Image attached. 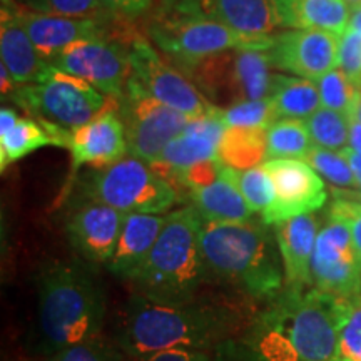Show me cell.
<instances>
[{"instance_id":"obj_11","label":"cell","mask_w":361,"mask_h":361,"mask_svg":"<svg viewBox=\"0 0 361 361\" xmlns=\"http://www.w3.org/2000/svg\"><path fill=\"white\" fill-rule=\"evenodd\" d=\"M119 112L126 124L129 154L147 164H154L166 146L191 123L189 116L164 106L133 85L126 87Z\"/></svg>"},{"instance_id":"obj_43","label":"cell","mask_w":361,"mask_h":361,"mask_svg":"<svg viewBox=\"0 0 361 361\" xmlns=\"http://www.w3.org/2000/svg\"><path fill=\"white\" fill-rule=\"evenodd\" d=\"M16 89H17L16 80H13L11 71L7 69V66L2 62V64H0V92H2V97L6 96L11 97L12 94L16 92Z\"/></svg>"},{"instance_id":"obj_19","label":"cell","mask_w":361,"mask_h":361,"mask_svg":"<svg viewBox=\"0 0 361 361\" xmlns=\"http://www.w3.org/2000/svg\"><path fill=\"white\" fill-rule=\"evenodd\" d=\"M64 147L72 156V176L82 166L102 169L126 157V152H129L128 135L119 106L80 128L67 130Z\"/></svg>"},{"instance_id":"obj_3","label":"cell","mask_w":361,"mask_h":361,"mask_svg":"<svg viewBox=\"0 0 361 361\" xmlns=\"http://www.w3.org/2000/svg\"><path fill=\"white\" fill-rule=\"evenodd\" d=\"M106 310L102 283L82 261H57L40 271L39 336L47 355L101 336Z\"/></svg>"},{"instance_id":"obj_22","label":"cell","mask_w":361,"mask_h":361,"mask_svg":"<svg viewBox=\"0 0 361 361\" xmlns=\"http://www.w3.org/2000/svg\"><path fill=\"white\" fill-rule=\"evenodd\" d=\"M168 216L126 214L116 251L107 263L109 273L130 281L151 255Z\"/></svg>"},{"instance_id":"obj_47","label":"cell","mask_w":361,"mask_h":361,"mask_svg":"<svg viewBox=\"0 0 361 361\" xmlns=\"http://www.w3.org/2000/svg\"><path fill=\"white\" fill-rule=\"evenodd\" d=\"M348 29H353L356 32L361 34V6L351 8Z\"/></svg>"},{"instance_id":"obj_32","label":"cell","mask_w":361,"mask_h":361,"mask_svg":"<svg viewBox=\"0 0 361 361\" xmlns=\"http://www.w3.org/2000/svg\"><path fill=\"white\" fill-rule=\"evenodd\" d=\"M8 2L25 11L45 13V16L79 17V19L84 17L102 19L111 16V12L104 8L101 0H8Z\"/></svg>"},{"instance_id":"obj_42","label":"cell","mask_w":361,"mask_h":361,"mask_svg":"<svg viewBox=\"0 0 361 361\" xmlns=\"http://www.w3.org/2000/svg\"><path fill=\"white\" fill-rule=\"evenodd\" d=\"M343 156H345V159L348 161L351 171H353L356 180H358V186L361 189V152L360 151H355V149H351L350 146L345 147L343 151H340Z\"/></svg>"},{"instance_id":"obj_17","label":"cell","mask_w":361,"mask_h":361,"mask_svg":"<svg viewBox=\"0 0 361 361\" xmlns=\"http://www.w3.org/2000/svg\"><path fill=\"white\" fill-rule=\"evenodd\" d=\"M340 35L318 29H295L274 34L268 52L274 69L318 82L336 69Z\"/></svg>"},{"instance_id":"obj_37","label":"cell","mask_w":361,"mask_h":361,"mask_svg":"<svg viewBox=\"0 0 361 361\" xmlns=\"http://www.w3.org/2000/svg\"><path fill=\"white\" fill-rule=\"evenodd\" d=\"M51 361H123V351L99 336L59 351L51 356Z\"/></svg>"},{"instance_id":"obj_24","label":"cell","mask_w":361,"mask_h":361,"mask_svg":"<svg viewBox=\"0 0 361 361\" xmlns=\"http://www.w3.org/2000/svg\"><path fill=\"white\" fill-rule=\"evenodd\" d=\"M192 207L204 223H245L251 221L252 211L236 186L228 166L213 183L189 189Z\"/></svg>"},{"instance_id":"obj_4","label":"cell","mask_w":361,"mask_h":361,"mask_svg":"<svg viewBox=\"0 0 361 361\" xmlns=\"http://www.w3.org/2000/svg\"><path fill=\"white\" fill-rule=\"evenodd\" d=\"M201 251L207 274L233 284L255 300L268 301L284 288V271L269 224L202 223Z\"/></svg>"},{"instance_id":"obj_15","label":"cell","mask_w":361,"mask_h":361,"mask_svg":"<svg viewBox=\"0 0 361 361\" xmlns=\"http://www.w3.org/2000/svg\"><path fill=\"white\" fill-rule=\"evenodd\" d=\"M263 168L274 189V201L263 216L266 224L274 226L301 214H311L324 206L326 188L319 174L301 159H271Z\"/></svg>"},{"instance_id":"obj_14","label":"cell","mask_w":361,"mask_h":361,"mask_svg":"<svg viewBox=\"0 0 361 361\" xmlns=\"http://www.w3.org/2000/svg\"><path fill=\"white\" fill-rule=\"evenodd\" d=\"M159 16L216 20L246 37H269L283 27L278 0H161Z\"/></svg>"},{"instance_id":"obj_26","label":"cell","mask_w":361,"mask_h":361,"mask_svg":"<svg viewBox=\"0 0 361 361\" xmlns=\"http://www.w3.org/2000/svg\"><path fill=\"white\" fill-rule=\"evenodd\" d=\"M269 101L273 104L274 117L278 119H308L322 109L318 84L314 80L274 74L271 84Z\"/></svg>"},{"instance_id":"obj_49","label":"cell","mask_w":361,"mask_h":361,"mask_svg":"<svg viewBox=\"0 0 361 361\" xmlns=\"http://www.w3.org/2000/svg\"><path fill=\"white\" fill-rule=\"evenodd\" d=\"M355 197H356V200H358V201H361V194H355Z\"/></svg>"},{"instance_id":"obj_18","label":"cell","mask_w":361,"mask_h":361,"mask_svg":"<svg viewBox=\"0 0 361 361\" xmlns=\"http://www.w3.org/2000/svg\"><path fill=\"white\" fill-rule=\"evenodd\" d=\"M226 124L219 107H211L206 114L194 117L188 128L166 146L162 154L151 164L162 178L171 183L200 162L218 159L221 139Z\"/></svg>"},{"instance_id":"obj_6","label":"cell","mask_w":361,"mask_h":361,"mask_svg":"<svg viewBox=\"0 0 361 361\" xmlns=\"http://www.w3.org/2000/svg\"><path fill=\"white\" fill-rule=\"evenodd\" d=\"M11 99L37 121H47L62 129L80 128L119 106V101L106 96L87 80L51 64L34 84L17 87Z\"/></svg>"},{"instance_id":"obj_36","label":"cell","mask_w":361,"mask_h":361,"mask_svg":"<svg viewBox=\"0 0 361 361\" xmlns=\"http://www.w3.org/2000/svg\"><path fill=\"white\" fill-rule=\"evenodd\" d=\"M336 361H361V298L350 301L340 329Z\"/></svg>"},{"instance_id":"obj_30","label":"cell","mask_w":361,"mask_h":361,"mask_svg":"<svg viewBox=\"0 0 361 361\" xmlns=\"http://www.w3.org/2000/svg\"><path fill=\"white\" fill-rule=\"evenodd\" d=\"M308 133L314 146L329 149V151H343L350 146V119L343 112H336L322 107L305 119Z\"/></svg>"},{"instance_id":"obj_27","label":"cell","mask_w":361,"mask_h":361,"mask_svg":"<svg viewBox=\"0 0 361 361\" xmlns=\"http://www.w3.org/2000/svg\"><path fill=\"white\" fill-rule=\"evenodd\" d=\"M266 128H226L218 159L234 169L256 168L266 159Z\"/></svg>"},{"instance_id":"obj_13","label":"cell","mask_w":361,"mask_h":361,"mask_svg":"<svg viewBox=\"0 0 361 361\" xmlns=\"http://www.w3.org/2000/svg\"><path fill=\"white\" fill-rule=\"evenodd\" d=\"M51 66L87 80L116 101H121L130 78L129 45L116 39L79 40L62 49Z\"/></svg>"},{"instance_id":"obj_5","label":"cell","mask_w":361,"mask_h":361,"mask_svg":"<svg viewBox=\"0 0 361 361\" xmlns=\"http://www.w3.org/2000/svg\"><path fill=\"white\" fill-rule=\"evenodd\" d=\"M202 223L192 206L168 214L151 255L130 279L137 295L164 303L196 298L207 278L201 251Z\"/></svg>"},{"instance_id":"obj_31","label":"cell","mask_w":361,"mask_h":361,"mask_svg":"<svg viewBox=\"0 0 361 361\" xmlns=\"http://www.w3.org/2000/svg\"><path fill=\"white\" fill-rule=\"evenodd\" d=\"M228 171L252 213L264 214L274 201V189L263 166L250 169H234L228 166Z\"/></svg>"},{"instance_id":"obj_21","label":"cell","mask_w":361,"mask_h":361,"mask_svg":"<svg viewBox=\"0 0 361 361\" xmlns=\"http://www.w3.org/2000/svg\"><path fill=\"white\" fill-rule=\"evenodd\" d=\"M273 229L281 255L284 286L295 290L313 286L311 261L319 233L318 219L313 214H301L274 224Z\"/></svg>"},{"instance_id":"obj_34","label":"cell","mask_w":361,"mask_h":361,"mask_svg":"<svg viewBox=\"0 0 361 361\" xmlns=\"http://www.w3.org/2000/svg\"><path fill=\"white\" fill-rule=\"evenodd\" d=\"M318 89L323 107L348 116L351 106L355 102L356 92H358V87L346 75L345 71L333 69L331 72H328L326 75H323L318 80Z\"/></svg>"},{"instance_id":"obj_16","label":"cell","mask_w":361,"mask_h":361,"mask_svg":"<svg viewBox=\"0 0 361 361\" xmlns=\"http://www.w3.org/2000/svg\"><path fill=\"white\" fill-rule=\"evenodd\" d=\"M4 2H8V0H4ZM13 7H16V13L22 27L37 49L39 56L47 64H51L52 59L62 49L79 42V40L117 39L124 22L128 20L114 16V13L102 17V19H90V17L79 19V17L45 16V13L25 11L17 6Z\"/></svg>"},{"instance_id":"obj_9","label":"cell","mask_w":361,"mask_h":361,"mask_svg":"<svg viewBox=\"0 0 361 361\" xmlns=\"http://www.w3.org/2000/svg\"><path fill=\"white\" fill-rule=\"evenodd\" d=\"M90 200L124 214L168 213L178 201L174 184L137 157H123L97 169L87 184Z\"/></svg>"},{"instance_id":"obj_41","label":"cell","mask_w":361,"mask_h":361,"mask_svg":"<svg viewBox=\"0 0 361 361\" xmlns=\"http://www.w3.org/2000/svg\"><path fill=\"white\" fill-rule=\"evenodd\" d=\"M130 361H216L214 351L201 350H166Z\"/></svg>"},{"instance_id":"obj_48","label":"cell","mask_w":361,"mask_h":361,"mask_svg":"<svg viewBox=\"0 0 361 361\" xmlns=\"http://www.w3.org/2000/svg\"><path fill=\"white\" fill-rule=\"evenodd\" d=\"M346 4H348V6L353 8V7L361 6V0H346Z\"/></svg>"},{"instance_id":"obj_39","label":"cell","mask_w":361,"mask_h":361,"mask_svg":"<svg viewBox=\"0 0 361 361\" xmlns=\"http://www.w3.org/2000/svg\"><path fill=\"white\" fill-rule=\"evenodd\" d=\"M338 66L361 89V34L353 29H346L340 37Z\"/></svg>"},{"instance_id":"obj_20","label":"cell","mask_w":361,"mask_h":361,"mask_svg":"<svg viewBox=\"0 0 361 361\" xmlns=\"http://www.w3.org/2000/svg\"><path fill=\"white\" fill-rule=\"evenodd\" d=\"M126 214L116 207L90 201L71 216L66 233L84 261L107 264L114 255Z\"/></svg>"},{"instance_id":"obj_25","label":"cell","mask_w":361,"mask_h":361,"mask_svg":"<svg viewBox=\"0 0 361 361\" xmlns=\"http://www.w3.org/2000/svg\"><path fill=\"white\" fill-rule=\"evenodd\" d=\"M283 27L318 29L345 34L350 24V6L346 0H278Z\"/></svg>"},{"instance_id":"obj_2","label":"cell","mask_w":361,"mask_h":361,"mask_svg":"<svg viewBox=\"0 0 361 361\" xmlns=\"http://www.w3.org/2000/svg\"><path fill=\"white\" fill-rule=\"evenodd\" d=\"M243 326L233 306L196 298L164 303L134 293L126 305L116 345L129 360L166 350L216 351Z\"/></svg>"},{"instance_id":"obj_44","label":"cell","mask_w":361,"mask_h":361,"mask_svg":"<svg viewBox=\"0 0 361 361\" xmlns=\"http://www.w3.org/2000/svg\"><path fill=\"white\" fill-rule=\"evenodd\" d=\"M20 117L11 107H2L0 109V134H7L13 126L19 123Z\"/></svg>"},{"instance_id":"obj_35","label":"cell","mask_w":361,"mask_h":361,"mask_svg":"<svg viewBox=\"0 0 361 361\" xmlns=\"http://www.w3.org/2000/svg\"><path fill=\"white\" fill-rule=\"evenodd\" d=\"M226 128H266L276 121L269 97L258 101H246L221 109Z\"/></svg>"},{"instance_id":"obj_28","label":"cell","mask_w":361,"mask_h":361,"mask_svg":"<svg viewBox=\"0 0 361 361\" xmlns=\"http://www.w3.org/2000/svg\"><path fill=\"white\" fill-rule=\"evenodd\" d=\"M314 147L308 128L300 119H278L266 133V161L301 159Z\"/></svg>"},{"instance_id":"obj_45","label":"cell","mask_w":361,"mask_h":361,"mask_svg":"<svg viewBox=\"0 0 361 361\" xmlns=\"http://www.w3.org/2000/svg\"><path fill=\"white\" fill-rule=\"evenodd\" d=\"M350 147L361 152V124H350Z\"/></svg>"},{"instance_id":"obj_33","label":"cell","mask_w":361,"mask_h":361,"mask_svg":"<svg viewBox=\"0 0 361 361\" xmlns=\"http://www.w3.org/2000/svg\"><path fill=\"white\" fill-rule=\"evenodd\" d=\"M306 162H308L316 173L322 174L331 184H335L336 188L360 189L358 180H356L348 161L345 159V156L341 152L314 146L311 149L308 157H306Z\"/></svg>"},{"instance_id":"obj_10","label":"cell","mask_w":361,"mask_h":361,"mask_svg":"<svg viewBox=\"0 0 361 361\" xmlns=\"http://www.w3.org/2000/svg\"><path fill=\"white\" fill-rule=\"evenodd\" d=\"M129 59L130 78L128 85L142 90L147 96L191 119L206 114L213 107L188 75L164 61L149 39L141 34L135 35L129 44Z\"/></svg>"},{"instance_id":"obj_40","label":"cell","mask_w":361,"mask_h":361,"mask_svg":"<svg viewBox=\"0 0 361 361\" xmlns=\"http://www.w3.org/2000/svg\"><path fill=\"white\" fill-rule=\"evenodd\" d=\"M101 2L107 12L128 20L144 16L152 6V0H101Z\"/></svg>"},{"instance_id":"obj_38","label":"cell","mask_w":361,"mask_h":361,"mask_svg":"<svg viewBox=\"0 0 361 361\" xmlns=\"http://www.w3.org/2000/svg\"><path fill=\"white\" fill-rule=\"evenodd\" d=\"M329 218H336L345 221L348 224L351 239H353V246L361 264V201L351 196L336 192V200L333 201L331 209H329Z\"/></svg>"},{"instance_id":"obj_29","label":"cell","mask_w":361,"mask_h":361,"mask_svg":"<svg viewBox=\"0 0 361 361\" xmlns=\"http://www.w3.org/2000/svg\"><path fill=\"white\" fill-rule=\"evenodd\" d=\"M45 146H54V142L44 126L37 119L20 117L19 123L7 134H0V168L6 171L12 162L20 161Z\"/></svg>"},{"instance_id":"obj_12","label":"cell","mask_w":361,"mask_h":361,"mask_svg":"<svg viewBox=\"0 0 361 361\" xmlns=\"http://www.w3.org/2000/svg\"><path fill=\"white\" fill-rule=\"evenodd\" d=\"M311 279L316 290L340 300L361 298V264L345 221L329 218L316 238Z\"/></svg>"},{"instance_id":"obj_46","label":"cell","mask_w":361,"mask_h":361,"mask_svg":"<svg viewBox=\"0 0 361 361\" xmlns=\"http://www.w3.org/2000/svg\"><path fill=\"white\" fill-rule=\"evenodd\" d=\"M348 119L350 123L361 124V89H358V92H356L355 102L348 112Z\"/></svg>"},{"instance_id":"obj_7","label":"cell","mask_w":361,"mask_h":361,"mask_svg":"<svg viewBox=\"0 0 361 361\" xmlns=\"http://www.w3.org/2000/svg\"><path fill=\"white\" fill-rule=\"evenodd\" d=\"M266 51L231 49L209 56L184 71L211 106L219 109L269 97L273 75Z\"/></svg>"},{"instance_id":"obj_1","label":"cell","mask_w":361,"mask_h":361,"mask_svg":"<svg viewBox=\"0 0 361 361\" xmlns=\"http://www.w3.org/2000/svg\"><path fill=\"white\" fill-rule=\"evenodd\" d=\"M348 305L314 286H284L214 351L216 361H336Z\"/></svg>"},{"instance_id":"obj_23","label":"cell","mask_w":361,"mask_h":361,"mask_svg":"<svg viewBox=\"0 0 361 361\" xmlns=\"http://www.w3.org/2000/svg\"><path fill=\"white\" fill-rule=\"evenodd\" d=\"M0 52H2V62L11 71L17 87L34 84L49 66L39 56L37 49L17 17L16 7L11 2H2Z\"/></svg>"},{"instance_id":"obj_8","label":"cell","mask_w":361,"mask_h":361,"mask_svg":"<svg viewBox=\"0 0 361 361\" xmlns=\"http://www.w3.org/2000/svg\"><path fill=\"white\" fill-rule=\"evenodd\" d=\"M147 32L156 47L183 71L214 54L231 49L268 51L273 42V35L261 39L246 37L216 20L159 13L149 22Z\"/></svg>"}]
</instances>
